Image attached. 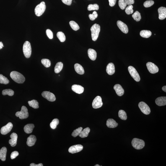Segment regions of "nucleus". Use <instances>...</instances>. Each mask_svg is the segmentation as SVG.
Segmentation results:
<instances>
[{
    "label": "nucleus",
    "mask_w": 166,
    "mask_h": 166,
    "mask_svg": "<svg viewBox=\"0 0 166 166\" xmlns=\"http://www.w3.org/2000/svg\"><path fill=\"white\" fill-rule=\"evenodd\" d=\"M107 72L110 75H112L115 72L114 64L112 63H110L107 65L106 68Z\"/></svg>",
    "instance_id": "18"
},
{
    "label": "nucleus",
    "mask_w": 166,
    "mask_h": 166,
    "mask_svg": "<svg viewBox=\"0 0 166 166\" xmlns=\"http://www.w3.org/2000/svg\"><path fill=\"white\" fill-rule=\"evenodd\" d=\"M11 139L9 140V144L12 147H14L17 144L18 135L17 133H13L10 135Z\"/></svg>",
    "instance_id": "16"
},
{
    "label": "nucleus",
    "mask_w": 166,
    "mask_h": 166,
    "mask_svg": "<svg viewBox=\"0 0 166 166\" xmlns=\"http://www.w3.org/2000/svg\"><path fill=\"white\" fill-rule=\"evenodd\" d=\"M159 14V19L160 20H163L166 17V8L161 7L158 10Z\"/></svg>",
    "instance_id": "17"
},
{
    "label": "nucleus",
    "mask_w": 166,
    "mask_h": 166,
    "mask_svg": "<svg viewBox=\"0 0 166 166\" xmlns=\"http://www.w3.org/2000/svg\"><path fill=\"white\" fill-rule=\"evenodd\" d=\"M9 82V80L5 76L2 74H0V84H7Z\"/></svg>",
    "instance_id": "35"
},
{
    "label": "nucleus",
    "mask_w": 166,
    "mask_h": 166,
    "mask_svg": "<svg viewBox=\"0 0 166 166\" xmlns=\"http://www.w3.org/2000/svg\"><path fill=\"white\" fill-rule=\"evenodd\" d=\"M41 63L46 67L48 68L51 65V62L49 59H43L41 60Z\"/></svg>",
    "instance_id": "40"
},
{
    "label": "nucleus",
    "mask_w": 166,
    "mask_h": 166,
    "mask_svg": "<svg viewBox=\"0 0 166 166\" xmlns=\"http://www.w3.org/2000/svg\"><path fill=\"white\" fill-rule=\"evenodd\" d=\"M107 125L109 128H115L118 126V123L113 119L110 118L107 120Z\"/></svg>",
    "instance_id": "22"
},
{
    "label": "nucleus",
    "mask_w": 166,
    "mask_h": 166,
    "mask_svg": "<svg viewBox=\"0 0 166 166\" xmlns=\"http://www.w3.org/2000/svg\"><path fill=\"white\" fill-rule=\"evenodd\" d=\"M82 129L83 128L82 127H80L74 130L72 133V136L73 137H76L78 136L79 135Z\"/></svg>",
    "instance_id": "39"
},
{
    "label": "nucleus",
    "mask_w": 166,
    "mask_h": 166,
    "mask_svg": "<svg viewBox=\"0 0 166 166\" xmlns=\"http://www.w3.org/2000/svg\"><path fill=\"white\" fill-rule=\"evenodd\" d=\"M93 107L94 109H97L100 108L103 105L102 99L100 96H97L94 99L93 102Z\"/></svg>",
    "instance_id": "11"
},
{
    "label": "nucleus",
    "mask_w": 166,
    "mask_h": 166,
    "mask_svg": "<svg viewBox=\"0 0 166 166\" xmlns=\"http://www.w3.org/2000/svg\"><path fill=\"white\" fill-rule=\"evenodd\" d=\"M117 25L119 28L123 33L125 34L128 33V27L126 24L121 21L118 20L117 22Z\"/></svg>",
    "instance_id": "14"
},
{
    "label": "nucleus",
    "mask_w": 166,
    "mask_h": 166,
    "mask_svg": "<svg viewBox=\"0 0 166 166\" xmlns=\"http://www.w3.org/2000/svg\"><path fill=\"white\" fill-rule=\"evenodd\" d=\"M23 51L24 56L27 58L30 57L32 54V48L29 41H26L23 46Z\"/></svg>",
    "instance_id": "3"
},
{
    "label": "nucleus",
    "mask_w": 166,
    "mask_h": 166,
    "mask_svg": "<svg viewBox=\"0 0 166 166\" xmlns=\"http://www.w3.org/2000/svg\"><path fill=\"white\" fill-rule=\"evenodd\" d=\"M118 116L121 119L126 120L127 119V116L126 112L123 110H120L118 112Z\"/></svg>",
    "instance_id": "31"
},
{
    "label": "nucleus",
    "mask_w": 166,
    "mask_h": 166,
    "mask_svg": "<svg viewBox=\"0 0 166 166\" xmlns=\"http://www.w3.org/2000/svg\"><path fill=\"white\" fill-rule=\"evenodd\" d=\"M132 17L136 21H139L141 20V14L138 11H136L132 15Z\"/></svg>",
    "instance_id": "37"
},
{
    "label": "nucleus",
    "mask_w": 166,
    "mask_h": 166,
    "mask_svg": "<svg viewBox=\"0 0 166 166\" xmlns=\"http://www.w3.org/2000/svg\"><path fill=\"white\" fill-rule=\"evenodd\" d=\"M28 103L30 106L34 109H38L39 108V103L36 100H33L29 101Z\"/></svg>",
    "instance_id": "30"
},
{
    "label": "nucleus",
    "mask_w": 166,
    "mask_h": 166,
    "mask_svg": "<svg viewBox=\"0 0 166 166\" xmlns=\"http://www.w3.org/2000/svg\"><path fill=\"white\" fill-rule=\"evenodd\" d=\"M90 129L89 127H87L82 130L79 135L81 138H85L88 136L89 133L90 132Z\"/></svg>",
    "instance_id": "27"
},
{
    "label": "nucleus",
    "mask_w": 166,
    "mask_h": 166,
    "mask_svg": "<svg viewBox=\"0 0 166 166\" xmlns=\"http://www.w3.org/2000/svg\"><path fill=\"white\" fill-rule=\"evenodd\" d=\"M46 9V6L45 3L44 2H42L35 8V15L38 17L41 16L45 12Z\"/></svg>",
    "instance_id": "5"
},
{
    "label": "nucleus",
    "mask_w": 166,
    "mask_h": 166,
    "mask_svg": "<svg viewBox=\"0 0 166 166\" xmlns=\"http://www.w3.org/2000/svg\"><path fill=\"white\" fill-rule=\"evenodd\" d=\"M99 9L98 5L97 4L89 5L88 6L87 9L89 11L92 10H98Z\"/></svg>",
    "instance_id": "38"
},
{
    "label": "nucleus",
    "mask_w": 166,
    "mask_h": 166,
    "mask_svg": "<svg viewBox=\"0 0 166 166\" xmlns=\"http://www.w3.org/2000/svg\"><path fill=\"white\" fill-rule=\"evenodd\" d=\"M36 141V138L34 135H31L27 138V144L29 146H32L34 145Z\"/></svg>",
    "instance_id": "21"
},
{
    "label": "nucleus",
    "mask_w": 166,
    "mask_h": 166,
    "mask_svg": "<svg viewBox=\"0 0 166 166\" xmlns=\"http://www.w3.org/2000/svg\"><path fill=\"white\" fill-rule=\"evenodd\" d=\"M92 32V37L93 40L94 41L97 40L100 31V26L99 24H95L90 28Z\"/></svg>",
    "instance_id": "2"
},
{
    "label": "nucleus",
    "mask_w": 166,
    "mask_h": 166,
    "mask_svg": "<svg viewBox=\"0 0 166 166\" xmlns=\"http://www.w3.org/2000/svg\"><path fill=\"white\" fill-rule=\"evenodd\" d=\"M42 96L50 102H54L56 100V97L54 94L47 91H44L42 92Z\"/></svg>",
    "instance_id": "10"
},
{
    "label": "nucleus",
    "mask_w": 166,
    "mask_h": 166,
    "mask_svg": "<svg viewBox=\"0 0 166 166\" xmlns=\"http://www.w3.org/2000/svg\"><path fill=\"white\" fill-rule=\"evenodd\" d=\"M140 34L141 36L143 38H148L152 35V32L149 31L144 30L141 31Z\"/></svg>",
    "instance_id": "28"
},
{
    "label": "nucleus",
    "mask_w": 166,
    "mask_h": 166,
    "mask_svg": "<svg viewBox=\"0 0 166 166\" xmlns=\"http://www.w3.org/2000/svg\"><path fill=\"white\" fill-rule=\"evenodd\" d=\"M57 36L61 42H64L66 40L65 35L62 32H58L57 33Z\"/></svg>",
    "instance_id": "32"
},
{
    "label": "nucleus",
    "mask_w": 166,
    "mask_h": 166,
    "mask_svg": "<svg viewBox=\"0 0 166 166\" xmlns=\"http://www.w3.org/2000/svg\"><path fill=\"white\" fill-rule=\"evenodd\" d=\"M162 90L165 92H166V86H164L162 87Z\"/></svg>",
    "instance_id": "52"
},
{
    "label": "nucleus",
    "mask_w": 166,
    "mask_h": 166,
    "mask_svg": "<svg viewBox=\"0 0 166 166\" xmlns=\"http://www.w3.org/2000/svg\"><path fill=\"white\" fill-rule=\"evenodd\" d=\"M10 76L11 79L18 84H23L25 82V78L23 75L17 71H12L10 73Z\"/></svg>",
    "instance_id": "1"
},
{
    "label": "nucleus",
    "mask_w": 166,
    "mask_h": 166,
    "mask_svg": "<svg viewBox=\"0 0 166 166\" xmlns=\"http://www.w3.org/2000/svg\"><path fill=\"white\" fill-rule=\"evenodd\" d=\"M83 149V146L81 145H75L69 148L68 151L71 154H74L80 152Z\"/></svg>",
    "instance_id": "12"
},
{
    "label": "nucleus",
    "mask_w": 166,
    "mask_h": 166,
    "mask_svg": "<svg viewBox=\"0 0 166 166\" xmlns=\"http://www.w3.org/2000/svg\"><path fill=\"white\" fill-rule=\"evenodd\" d=\"M7 149L6 147H3L0 150V159L3 161H5L6 159Z\"/></svg>",
    "instance_id": "26"
},
{
    "label": "nucleus",
    "mask_w": 166,
    "mask_h": 166,
    "mask_svg": "<svg viewBox=\"0 0 166 166\" xmlns=\"http://www.w3.org/2000/svg\"><path fill=\"white\" fill-rule=\"evenodd\" d=\"M146 66L149 72L151 74H155L159 72L158 67L154 63L149 62L146 63Z\"/></svg>",
    "instance_id": "9"
},
{
    "label": "nucleus",
    "mask_w": 166,
    "mask_h": 166,
    "mask_svg": "<svg viewBox=\"0 0 166 166\" xmlns=\"http://www.w3.org/2000/svg\"><path fill=\"white\" fill-rule=\"evenodd\" d=\"M4 47V45H3L2 42H0V49H2Z\"/></svg>",
    "instance_id": "51"
},
{
    "label": "nucleus",
    "mask_w": 166,
    "mask_h": 166,
    "mask_svg": "<svg viewBox=\"0 0 166 166\" xmlns=\"http://www.w3.org/2000/svg\"><path fill=\"white\" fill-rule=\"evenodd\" d=\"M118 5L120 9L122 10H124L127 5L124 0H119L118 1Z\"/></svg>",
    "instance_id": "42"
},
{
    "label": "nucleus",
    "mask_w": 166,
    "mask_h": 166,
    "mask_svg": "<svg viewBox=\"0 0 166 166\" xmlns=\"http://www.w3.org/2000/svg\"><path fill=\"white\" fill-rule=\"evenodd\" d=\"M98 17V14H97V12L96 11H94L92 14H89V17L90 20L92 21H93L96 18Z\"/></svg>",
    "instance_id": "44"
},
{
    "label": "nucleus",
    "mask_w": 166,
    "mask_h": 166,
    "mask_svg": "<svg viewBox=\"0 0 166 166\" xmlns=\"http://www.w3.org/2000/svg\"><path fill=\"white\" fill-rule=\"evenodd\" d=\"M133 6L132 5H129L125 9V12L127 14H132L133 10Z\"/></svg>",
    "instance_id": "41"
},
{
    "label": "nucleus",
    "mask_w": 166,
    "mask_h": 166,
    "mask_svg": "<svg viewBox=\"0 0 166 166\" xmlns=\"http://www.w3.org/2000/svg\"><path fill=\"white\" fill-rule=\"evenodd\" d=\"M155 103L159 106L166 105V97H158L155 100Z\"/></svg>",
    "instance_id": "20"
},
{
    "label": "nucleus",
    "mask_w": 166,
    "mask_h": 166,
    "mask_svg": "<svg viewBox=\"0 0 166 166\" xmlns=\"http://www.w3.org/2000/svg\"><path fill=\"white\" fill-rule=\"evenodd\" d=\"M13 124L11 123H9L5 126L2 127L1 130V132L3 135H6L9 133L12 130L13 127Z\"/></svg>",
    "instance_id": "13"
},
{
    "label": "nucleus",
    "mask_w": 166,
    "mask_h": 166,
    "mask_svg": "<svg viewBox=\"0 0 166 166\" xmlns=\"http://www.w3.org/2000/svg\"><path fill=\"white\" fill-rule=\"evenodd\" d=\"M124 1L127 5H131L134 3V0H124Z\"/></svg>",
    "instance_id": "47"
},
{
    "label": "nucleus",
    "mask_w": 166,
    "mask_h": 166,
    "mask_svg": "<svg viewBox=\"0 0 166 166\" xmlns=\"http://www.w3.org/2000/svg\"><path fill=\"white\" fill-rule=\"evenodd\" d=\"M30 166H43V164L40 163L38 164H36L35 163H32L30 164Z\"/></svg>",
    "instance_id": "50"
},
{
    "label": "nucleus",
    "mask_w": 166,
    "mask_h": 166,
    "mask_svg": "<svg viewBox=\"0 0 166 166\" xmlns=\"http://www.w3.org/2000/svg\"><path fill=\"white\" fill-rule=\"evenodd\" d=\"M35 127L33 124H29L25 125L24 127V130L25 132L27 133H30L32 132L33 129Z\"/></svg>",
    "instance_id": "24"
},
{
    "label": "nucleus",
    "mask_w": 166,
    "mask_h": 166,
    "mask_svg": "<svg viewBox=\"0 0 166 166\" xmlns=\"http://www.w3.org/2000/svg\"><path fill=\"white\" fill-rule=\"evenodd\" d=\"M46 34L48 38L50 39L53 38V33L49 29H47L46 30Z\"/></svg>",
    "instance_id": "45"
},
{
    "label": "nucleus",
    "mask_w": 166,
    "mask_h": 166,
    "mask_svg": "<svg viewBox=\"0 0 166 166\" xmlns=\"http://www.w3.org/2000/svg\"><path fill=\"white\" fill-rule=\"evenodd\" d=\"M128 70L130 74L134 80L136 82H139L140 77L136 69L133 67L130 66L128 67Z\"/></svg>",
    "instance_id": "7"
},
{
    "label": "nucleus",
    "mask_w": 166,
    "mask_h": 166,
    "mask_svg": "<svg viewBox=\"0 0 166 166\" xmlns=\"http://www.w3.org/2000/svg\"><path fill=\"white\" fill-rule=\"evenodd\" d=\"M117 95L119 96H123L124 93V90L123 88L120 84H117L115 85L114 87Z\"/></svg>",
    "instance_id": "15"
},
{
    "label": "nucleus",
    "mask_w": 166,
    "mask_h": 166,
    "mask_svg": "<svg viewBox=\"0 0 166 166\" xmlns=\"http://www.w3.org/2000/svg\"><path fill=\"white\" fill-rule=\"evenodd\" d=\"M117 0H109V5L111 6H113L116 4Z\"/></svg>",
    "instance_id": "49"
},
{
    "label": "nucleus",
    "mask_w": 166,
    "mask_h": 166,
    "mask_svg": "<svg viewBox=\"0 0 166 166\" xmlns=\"http://www.w3.org/2000/svg\"><path fill=\"white\" fill-rule=\"evenodd\" d=\"M154 2L152 0L146 1L144 3V6L145 7H149L153 5Z\"/></svg>",
    "instance_id": "43"
},
{
    "label": "nucleus",
    "mask_w": 166,
    "mask_h": 166,
    "mask_svg": "<svg viewBox=\"0 0 166 166\" xmlns=\"http://www.w3.org/2000/svg\"><path fill=\"white\" fill-rule=\"evenodd\" d=\"M71 28L73 30L75 31H77L79 29V27L77 23L74 22V21H71L69 22Z\"/></svg>",
    "instance_id": "36"
},
{
    "label": "nucleus",
    "mask_w": 166,
    "mask_h": 166,
    "mask_svg": "<svg viewBox=\"0 0 166 166\" xmlns=\"http://www.w3.org/2000/svg\"><path fill=\"white\" fill-rule=\"evenodd\" d=\"M138 107L142 113L146 115H148L150 113V108L149 106L145 102H141L138 104Z\"/></svg>",
    "instance_id": "8"
},
{
    "label": "nucleus",
    "mask_w": 166,
    "mask_h": 166,
    "mask_svg": "<svg viewBox=\"0 0 166 166\" xmlns=\"http://www.w3.org/2000/svg\"><path fill=\"white\" fill-rule=\"evenodd\" d=\"M100 166V165H97H97H95V166Z\"/></svg>",
    "instance_id": "53"
},
{
    "label": "nucleus",
    "mask_w": 166,
    "mask_h": 166,
    "mask_svg": "<svg viewBox=\"0 0 166 166\" xmlns=\"http://www.w3.org/2000/svg\"><path fill=\"white\" fill-rule=\"evenodd\" d=\"M2 94L3 95H8L9 96H12L14 95V92L12 89H7L3 90L2 92Z\"/></svg>",
    "instance_id": "33"
},
{
    "label": "nucleus",
    "mask_w": 166,
    "mask_h": 166,
    "mask_svg": "<svg viewBox=\"0 0 166 166\" xmlns=\"http://www.w3.org/2000/svg\"><path fill=\"white\" fill-rule=\"evenodd\" d=\"M88 54L90 59L93 61L96 60L97 58V53L95 50L92 49H89L88 50Z\"/></svg>",
    "instance_id": "23"
},
{
    "label": "nucleus",
    "mask_w": 166,
    "mask_h": 166,
    "mask_svg": "<svg viewBox=\"0 0 166 166\" xmlns=\"http://www.w3.org/2000/svg\"><path fill=\"white\" fill-rule=\"evenodd\" d=\"M63 67V63L59 62L57 63L55 67V72L56 74L59 73L62 70Z\"/></svg>",
    "instance_id": "29"
},
{
    "label": "nucleus",
    "mask_w": 166,
    "mask_h": 166,
    "mask_svg": "<svg viewBox=\"0 0 166 166\" xmlns=\"http://www.w3.org/2000/svg\"><path fill=\"white\" fill-rule=\"evenodd\" d=\"M132 145L133 147L137 149H140L144 148L145 146L144 141L137 138H134L132 141Z\"/></svg>",
    "instance_id": "4"
},
{
    "label": "nucleus",
    "mask_w": 166,
    "mask_h": 166,
    "mask_svg": "<svg viewBox=\"0 0 166 166\" xmlns=\"http://www.w3.org/2000/svg\"><path fill=\"white\" fill-rule=\"evenodd\" d=\"M19 155L18 152L17 151H14L11 153V159H15Z\"/></svg>",
    "instance_id": "46"
},
{
    "label": "nucleus",
    "mask_w": 166,
    "mask_h": 166,
    "mask_svg": "<svg viewBox=\"0 0 166 166\" xmlns=\"http://www.w3.org/2000/svg\"><path fill=\"white\" fill-rule=\"evenodd\" d=\"M16 115L21 119L27 118L29 116V114L27 107L22 106L21 111L17 112Z\"/></svg>",
    "instance_id": "6"
},
{
    "label": "nucleus",
    "mask_w": 166,
    "mask_h": 166,
    "mask_svg": "<svg viewBox=\"0 0 166 166\" xmlns=\"http://www.w3.org/2000/svg\"><path fill=\"white\" fill-rule=\"evenodd\" d=\"M71 88L73 92H76V93L81 94L84 92V88L80 85H74Z\"/></svg>",
    "instance_id": "19"
},
{
    "label": "nucleus",
    "mask_w": 166,
    "mask_h": 166,
    "mask_svg": "<svg viewBox=\"0 0 166 166\" xmlns=\"http://www.w3.org/2000/svg\"><path fill=\"white\" fill-rule=\"evenodd\" d=\"M72 1V0H62L64 4L69 6L71 5Z\"/></svg>",
    "instance_id": "48"
},
{
    "label": "nucleus",
    "mask_w": 166,
    "mask_h": 166,
    "mask_svg": "<svg viewBox=\"0 0 166 166\" xmlns=\"http://www.w3.org/2000/svg\"><path fill=\"white\" fill-rule=\"evenodd\" d=\"M59 121L58 119L55 118L50 123V126L52 129H55L57 127V126L59 124Z\"/></svg>",
    "instance_id": "34"
},
{
    "label": "nucleus",
    "mask_w": 166,
    "mask_h": 166,
    "mask_svg": "<svg viewBox=\"0 0 166 166\" xmlns=\"http://www.w3.org/2000/svg\"><path fill=\"white\" fill-rule=\"evenodd\" d=\"M74 69L76 72L78 74H83L84 73V71L82 66L78 63L74 65Z\"/></svg>",
    "instance_id": "25"
}]
</instances>
